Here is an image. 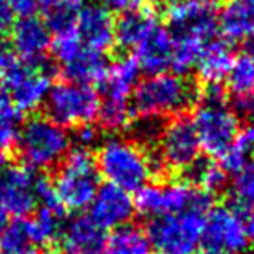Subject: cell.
Wrapping results in <instances>:
<instances>
[{"label":"cell","instance_id":"obj_1","mask_svg":"<svg viewBox=\"0 0 254 254\" xmlns=\"http://www.w3.org/2000/svg\"><path fill=\"white\" fill-rule=\"evenodd\" d=\"M96 166L106 183L126 191H138L153 174L164 171L159 157L152 159L138 143L124 138L106 139L98 150Z\"/></svg>","mask_w":254,"mask_h":254},{"label":"cell","instance_id":"obj_2","mask_svg":"<svg viewBox=\"0 0 254 254\" xmlns=\"http://www.w3.org/2000/svg\"><path fill=\"white\" fill-rule=\"evenodd\" d=\"M198 99V91L188 78L164 71L150 75L136 85L132 92V113L139 119H155L183 115Z\"/></svg>","mask_w":254,"mask_h":254},{"label":"cell","instance_id":"obj_3","mask_svg":"<svg viewBox=\"0 0 254 254\" xmlns=\"http://www.w3.org/2000/svg\"><path fill=\"white\" fill-rule=\"evenodd\" d=\"M18 150L30 169H51L68 155L71 138L64 127L49 117H32L18 132Z\"/></svg>","mask_w":254,"mask_h":254},{"label":"cell","instance_id":"obj_4","mask_svg":"<svg viewBox=\"0 0 254 254\" xmlns=\"http://www.w3.org/2000/svg\"><path fill=\"white\" fill-rule=\"evenodd\" d=\"M132 200L136 211L150 219L181 212H198L205 216L212 207V195L188 181H173L166 185L148 183L136 191Z\"/></svg>","mask_w":254,"mask_h":254},{"label":"cell","instance_id":"obj_5","mask_svg":"<svg viewBox=\"0 0 254 254\" xmlns=\"http://www.w3.org/2000/svg\"><path fill=\"white\" fill-rule=\"evenodd\" d=\"M58 200L68 211H84L99 190V171L91 150L75 148L61 160L53 180Z\"/></svg>","mask_w":254,"mask_h":254},{"label":"cell","instance_id":"obj_6","mask_svg":"<svg viewBox=\"0 0 254 254\" xmlns=\"http://www.w3.org/2000/svg\"><path fill=\"white\" fill-rule=\"evenodd\" d=\"M204 214L181 212L150 219L146 237L155 254H197L202 246Z\"/></svg>","mask_w":254,"mask_h":254},{"label":"cell","instance_id":"obj_7","mask_svg":"<svg viewBox=\"0 0 254 254\" xmlns=\"http://www.w3.org/2000/svg\"><path fill=\"white\" fill-rule=\"evenodd\" d=\"M44 105L47 117L66 129L92 124L98 119L101 99L92 85L64 80L51 85Z\"/></svg>","mask_w":254,"mask_h":254},{"label":"cell","instance_id":"obj_8","mask_svg":"<svg viewBox=\"0 0 254 254\" xmlns=\"http://www.w3.org/2000/svg\"><path fill=\"white\" fill-rule=\"evenodd\" d=\"M191 122L200 143V150H204L211 159H221L240 131L239 117L226 101L200 99Z\"/></svg>","mask_w":254,"mask_h":254},{"label":"cell","instance_id":"obj_9","mask_svg":"<svg viewBox=\"0 0 254 254\" xmlns=\"http://www.w3.org/2000/svg\"><path fill=\"white\" fill-rule=\"evenodd\" d=\"M51 70L44 63H14L2 73L4 94L21 113H33L46 103L51 89Z\"/></svg>","mask_w":254,"mask_h":254},{"label":"cell","instance_id":"obj_10","mask_svg":"<svg viewBox=\"0 0 254 254\" xmlns=\"http://www.w3.org/2000/svg\"><path fill=\"white\" fill-rule=\"evenodd\" d=\"M246 216L244 209L233 205H221L207 212L202 230V246L205 251L223 254H240L247 247Z\"/></svg>","mask_w":254,"mask_h":254},{"label":"cell","instance_id":"obj_11","mask_svg":"<svg viewBox=\"0 0 254 254\" xmlns=\"http://www.w3.org/2000/svg\"><path fill=\"white\" fill-rule=\"evenodd\" d=\"M159 160L164 167L187 171L200 153L197 132L191 119L176 115L160 129L159 134Z\"/></svg>","mask_w":254,"mask_h":254},{"label":"cell","instance_id":"obj_12","mask_svg":"<svg viewBox=\"0 0 254 254\" xmlns=\"http://www.w3.org/2000/svg\"><path fill=\"white\" fill-rule=\"evenodd\" d=\"M171 35H187L207 44L218 32L216 0H181L167 11Z\"/></svg>","mask_w":254,"mask_h":254},{"label":"cell","instance_id":"obj_13","mask_svg":"<svg viewBox=\"0 0 254 254\" xmlns=\"http://www.w3.org/2000/svg\"><path fill=\"white\" fill-rule=\"evenodd\" d=\"M37 174L26 166H9L0 173V209L14 218H26L39 205Z\"/></svg>","mask_w":254,"mask_h":254},{"label":"cell","instance_id":"obj_14","mask_svg":"<svg viewBox=\"0 0 254 254\" xmlns=\"http://www.w3.org/2000/svg\"><path fill=\"white\" fill-rule=\"evenodd\" d=\"M89 218L103 230H117L126 226L134 216V200L129 191L106 183L99 187L89 205Z\"/></svg>","mask_w":254,"mask_h":254},{"label":"cell","instance_id":"obj_15","mask_svg":"<svg viewBox=\"0 0 254 254\" xmlns=\"http://www.w3.org/2000/svg\"><path fill=\"white\" fill-rule=\"evenodd\" d=\"M11 49L25 63H44L53 37L39 16L19 18L11 28Z\"/></svg>","mask_w":254,"mask_h":254},{"label":"cell","instance_id":"obj_16","mask_svg":"<svg viewBox=\"0 0 254 254\" xmlns=\"http://www.w3.org/2000/svg\"><path fill=\"white\" fill-rule=\"evenodd\" d=\"M113 16L101 2H87L77 18V33L85 47L98 53H108L115 44Z\"/></svg>","mask_w":254,"mask_h":254},{"label":"cell","instance_id":"obj_17","mask_svg":"<svg viewBox=\"0 0 254 254\" xmlns=\"http://www.w3.org/2000/svg\"><path fill=\"white\" fill-rule=\"evenodd\" d=\"M60 240L64 254H105V230L89 216L68 219L60 232Z\"/></svg>","mask_w":254,"mask_h":254},{"label":"cell","instance_id":"obj_18","mask_svg":"<svg viewBox=\"0 0 254 254\" xmlns=\"http://www.w3.org/2000/svg\"><path fill=\"white\" fill-rule=\"evenodd\" d=\"M139 73H141V68L132 56H122L108 64V70L101 80V101L131 105L129 101L138 85Z\"/></svg>","mask_w":254,"mask_h":254},{"label":"cell","instance_id":"obj_19","mask_svg":"<svg viewBox=\"0 0 254 254\" xmlns=\"http://www.w3.org/2000/svg\"><path fill=\"white\" fill-rule=\"evenodd\" d=\"M173 58V35L166 26H153L150 33L136 46L134 60L139 68L150 75H159L171 68Z\"/></svg>","mask_w":254,"mask_h":254},{"label":"cell","instance_id":"obj_20","mask_svg":"<svg viewBox=\"0 0 254 254\" xmlns=\"http://www.w3.org/2000/svg\"><path fill=\"white\" fill-rule=\"evenodd\" d=\"M218 30L226 42H244L254 33V0H228L218 14Z\"/></svg>","mask_w":254,"mask_h":254},{"label":"cell","instance_id":"obj_21","mask_svg":"<svg viewBox=\"0 0 254 254\" xmlns=\"http://www.w3.org/2000/svg\"><path fill=\"white\" fill-rule=\"evenodd\" d=\"M157 25H159V21H157L155 11H152L146 5L141 9H136V11L122 12L113 26L115 44L120 49H136V46Z\"/></svg>","mask_w":254,"mask_h":254},{"label":"cell","instance_id":"obj_22","mask_svg":"<svg viewBox=\"0 0 254 254\" xmlns=\"http://www.w3.org/2000/svg\"><path fill=\"white\" fill-rule=\"evenodd\" d=\"M46 244L33 219L19 218L9 223L0 237V254H40Z\"/></svg>","mask_w":254,"mask_h":254},{"label":"cell","instance_id":"obj_23","mask_svg":"<svg viewBox=\"0 0 254 254\" xmlns=\"http://www.w3.org/2000/svg\"><path fill=\"white\" fill-rule=\"evenodd\" d=\"M233 60L235 56H233L230 42L214 37L204 46L195 68L198 71V77L205 84H221L232 68Z\"/></svg>","mask_w":254,"mask_h":254},{"label":"cell","instance_id":"obj_24","mask_svg":"<svg viewBox=\"0 0 254 254\" xmlns=\"http://www.w3.org/2000/svg\"><path fill=\"white\" fill-rule=\"evenodd\" d=\"M61 68L70 82L94 85L101 84L103 77L108 70V61L103 53L82 46L66 63L61 64Z\"/></svg>","mask_w":254,"mask_h":254},{"label":"cell","instance_id":"obj_25","mask_svg":"<svg viewBox=\"0 0 254 254\" xmlns=\"http://www.w3.org/2000/svg\"><path fill=\"white\" fill-rule=\"evenodd\" d=\"M89 0H39V18L44 21L51 35L75 30L77 18Z\"/></svg>","mask_w":254,"mask_h":254},{"label":"cell","instance_id":"obj_26","mask_svg":"<svg viewBox=\"0 0 254 254\" xmlns=\"http://www.w3.org/2000/svg\"><path fill=\"white\" fill-rule=\"evenodd\" d=\"M105 254H152V246L146 232L138 226L126 225L106 237Z\"/></svg>","mask_w":254,"mask_h":254},{"label":"cell","instance_id":"obj_27","mask_svg":"<svg viewBox=\"0 0 254 254\" xmlns=\"http://www.w3.org/2000/svg\"><path fill=\"white\" fill-rule=\"evenodd\" d=\"M187 171L190 174L191 183L211 195L221 190L226 185V178H228V173L223 169L221 164H218L211 157L209 159H197Z\"/></svg>","mask_w":254,"mask_h":254},{"label":"cell","instance_id":"obj_28","mask_svg":"<svg viewBox=\"0 0 254 254\" xmlns=\"http://www.w3.org/2000/svg\"><path fill=\"white\" fill-rule=\"evenodd\" d=\"M205 44L193 37L187 35H173V58H171V68L173 73L187 75L197 66L198 56Z\"/></svg>","mask_w":254,"mask_h":254},{"label":"cell","instance_id":"obj_29","mask_svg":"<svg viewBox=\"0 0 254 254\" xmlns=\"http://www.w3.org/2000/svg\"><path fill=\"white\" fill-rule=\"evenodd\" d=\"M254 153V129L247 127L244 131H239L237 138L228 146L221 157V166L226 173H240L247 164L251 162V157Z\"/></svg>","mask_w":254,"mask_h":254},{"label":"cell","instance_id":"obj_30","mask_svg":"<svg viewBox=\"0 0 254 254\" xmlns=\"http://www.w3.org/2000/svg\"><path fill=\"white\" fill-rule=\"evenodd\" d=\"M226 82L233 96H242L254 91V58L247 54L237 56L226 75Z\"/></svg>","mask_w":254,"mask_h":254},{"label":"cell","instance_id":"obj_31","mask_svg":"<svg viewBox=\"0 0 254 254\" xmlns=\"http://www.w3.org/2000/svg\"><path fill=\"white\" fill-rule=\"evenodd\" d=\"M132 108L131 105H124V103H108L101 101L98 112V119L105 129L108 131H120L126 129L132 119Z\"/></svg>","mask_w":254,"mask_h":254},{"label":"cell","instance_id":"obj_32","mask_svg":"<svg viewBox=\"0 0 254 254\" xmlns=\"http://www.w3.org/2000/svg\"><path fill=\"white\" fill-rule=\"evenodd\" d=\"M235 205L240 209L254 207V160H251L233 181Z\"/></svg>","mask_w":254,"mask_h":254},{"label":"cell","instance_id":"obj_33","mask_svg":"<svg viewBox=\"0 0 254 254\" xmlns=\"http://www.w3.org/2000/svg\"><path fill=\"white\" fill-rule=\"evenodd\" d=\"M84 44L80 42V37L77 33V28L70 30V32L54 35L53 42H51V51L54 54V60L60 64L66 63L75 53H77Z\"/></svg>","mask_w":254,"mask_h":254},{"label":"cell","instance_id":"obj_34","mask_svg":"<svg viewBox=\"0 0 254 254\" xmlns=\"http://www.w3.org/2000/svg\"><path fill=\"white\" fill-rule=\"evenodd\" d=\"M19 122L21 120L7 119L0 115V150H9L16 145L19 132Z\"/></svg>","mask_w":254,"mask_h":254},{"label":"cell","instance_id":"obj_35","mask_svg":"<svg viewBox=\"0 0 254 254\" xmlns=\"http://www.w3.org/2000/svg\"><path fill=\"white\" fill-rule=\"evenodd\" d=\"M98 139H99L98 127H94L92 124H84V126L75 127V136H73V139H71V143L75 141L77 148L91 150L92 146L98 143Z\"/></svg>","mask_w":254,"mask_h":254},{"label":"cell","instance_id":"obj_36","mask_svg":"<svg viewBox=\"0 0 254 254\" xmlns=\"http://www.w3.org/2000/svg\"><path fill=\"white\" fill-rule=\"evenodd\" d=\"M232 110L239 119L253 120L254 119V91L242 96H233Z\"/></svg>","mask_w":254,"mask_h":254},{"label":"cell","instance_id":"obj_37","mask_svg":"<svg viewBox=\"0 0 254 254\" xmlns=\"http://www.w3.org/2000/svg\"><path fill=\"white\" fill-rule=\"evenodd\" d=\"M110 12H127L136 11L146 5V0H99Z\"/></svg>","mask_w":254,"mask_h":254},{"label":"cell","instance_id":"obj_38","mask_svg":"<svg viewBox=\"0 0 254 254\" xmlns=\"http://www.w3.org/2000/svg\"><path fill=\"white\" fill-rule=\"evenodd\" d=\"M9 7H11L14 18H28V16H35L39 11V0H7Z\"/></svg>","mask_w":254,"mask_h":254},{"label":"cell","instance_id":"obj_39","mask_svg":"<svg viewBox=\"0 0 254 254\" xmlns=\"http://www.w3.org/2000/svg\"><path fill=\"white\" fill-rule=\"evenodd\" d=\"M14 25V14L9 7L7 0H0V35L4 37L7 32H11Z\"/></svg>","mask_w":254,"mask_h":254},{"label":"cell","instance_id":"obj_40","mask_svg":"<svg viewBox=\"0 0 254 254\" xmlns=\"http://www.w3.org/2000/svg\"><path fill=\"white\" fill-rule=\"evenodd\" d=\"M14 61H16L14 53H12L11 47L5 44L4 37L0 35V73H4Z\"/></svg>","mask_w":254,"mask_h":254},{"label":"cell","instance_id":"obj_41","mask_svg":"<svg viewBox=\"0 0 254 254\" xmlns=\"http://www.w3.org/2000/svg\"><path fill=\"white\" fill-rule=\"evenodd\" d=\"M246 232H247V242L254 246V212H251L246 218Z\"/></svg>","mask_w":254,"mask_h":254},{"label":"cell","instance_id":"obj_42","mask_svg":"<svg viewBox=\"0 0 254 254\" xmlns=\"http://www.w3.org/2000/svg\"><path fill=\"white\" fill-rule=\"evenodd\" d=\"M244 51H246L244 54H247V56L254 58V33L249 37V39L244 40Z\"/></svg>","mask_w":254,"mask_h":254},{"label":"cell","instance_id":"obj_43","mask_svg":"<svg viewBox=\"0 0 254 254\" xmlns=\"http://www.w3.org/2000/svg\"><path fill=\"white\" fill-rule=\"evenodd\" d=\"M7 225H9V219H7V214H5L2 209H0V237L4 235V232H5V228H7Z\"/></svg>","mask_w":254,"mask_h":254},{"label":"cell","instance_id":"obj_44","mask_svg":"<svg viewBox=\"0 0 254 254\" xmlns=\"http://www.w3.org/2000/svg\"><path fill=\"white\" fill-rule=\"evenodd\" d=\"M7 164H9V157H7V153L4 152V150H0V173L2 171H5L7 169Z\"/></svg>","mask_w":254,"mask_h":254},{"label":"cell","instance_id":"obj_45","mask_svg":"<svg viewBox=\"0 0 254 254\" xmlns=\"http://www.w3.org/2000/svg\"><path fill=\"white\" fill-rule=\"evenodd\" d=\"M157 2H160V4H164V5H174V4H178V2H181V0H157Z\"/></svg>","mask_w":254,"mask_h":254},{"label":"cell","instance_id":"obj_46","mask_svg":"<svg viewBox=\"0 0 254 254\" xmlns=\"http://www.w3.org/2000/svg\"><path fill=\"white\" fill-rule=\"evenodd\" d=\"M202 254H223V253H216V251H205V253Z\"/></svg>","mask_w":254,"mask_h":254},{"label":"cell","instance_id":"obj_47","mask_svg":"<svg viewBox=\"0 0 254 254\" xmlns=\"http://www.w3.org/2000/svg\"><path fill=\"white\" fill-rule=\"evenodd\" d=\"M240 254H254V251H242Z\"/></svg>","mask_w":254,"mask_h":254},{"label":"cell","instance_id":"obj_48","mask_svg":"<svg viewBox=\"0 0 254 254\" xmlns=\"http://www.w3.org/2000/svg\"><path fill=\"white\" fill-rule=\"evenodd\" d=\"M47 254H64V253H56V251H53V253H47Z\"/></svg>","mask_w":254,"mask_h":254}]
</instances>
